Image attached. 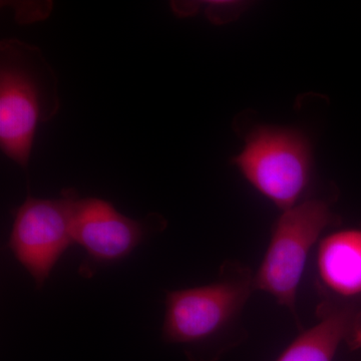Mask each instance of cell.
<instances>
[{
	"mask_svg": "<svg viewBox=\"0 0 361 361\" xmlns=\"http://www.w3.org/2000/svg\"><path fill=\"white\" fill-rule=\"evenodd\" d=\"M59 110L58 78L39 47L16 39L0 44V147L28 168L40 123Z\"/></svg>",
	"mask_w": 361,
	"mask_h": 361,
	"instance_id": "1",
	"label": "cell"
},
{
	"mask_svg": "<svg viewBox=\"0 0 361 361\" xmlns=\"http://www.w3.org/2000/svg\"><path fill=\"white\" fill-rule=\"evenodd\" d=\"M254 290L251 271L227 262L213 283L167 292L164 341L184 346L191 358L204 360V351L210 355L211 349L215 357Z\"/></svg>",
	"mask_w": 361,
	"mask_h": 361,
	"instance_id": "2",
	"label": "cell"
},
{
	"mask_svg": "<svg viewBox=\"0 0 361 361\" xmlns=\"http://www.w3.org/2000/svg\"><path fill=\"white\" fill-rule=\"evenodd\" d=\"M337 224L329 204L320 199H308L283 211L273 226L267 250L253 275L254 289L274 297L297 317V292L311 249L327 228Z\"/></svg>",
	"mask_w": 361,
	"mask_h": 361,
	"instance_id": "3",
	"label": "cell"
},
{
	"mask_svg": "<svg viewBox=\"0 0 361 361\" xmlns=\"http://www.w3.org/2000/svg\"><path fill=\"white\" fill-rule=\"evenodd\" d=\"M233 164L256 191L282 211L301 203L312 176L310 141L288 128L258 127Z\"/></svg>",
	"mask_w": 361,
	"mask_h": 361,
	"instance_id": "4",
	"label": "cell"
},
{
	"mask_svg": "<svg viewBox=\"0 0 361 361\" xmlns=\"http://www.w3.org/2000/svg\"><path fill=\"white\" fill-rule=\"evenodd\" d=\"M77 192L68 189L56 199L28 196L18 209L8 246L42 288L52 268L75 243L73 220Z\"/></svg>",
	"mask_w": 361,
	"mask_h": 361,
	"instance_id": "5",
	"label": "cell"
},
{
	"mask_svg": "<svg viewBox=\"0 0 361 361\" xmlns=\"http://www.w3.org/2000/svg\"><path fill=\"white\" fill-rule=\"evenodd\" d=\"M166 226L167 222L159 214L134 220L116 211L110 202L78 198L73 212V241L87 253L80 275L92 277L102 265L127 257L145 239L163 231Z\"/></svg>",
	"mask_w": 361,
	"mask_h": 361,
	"instance_id": "6",
	"label": "cell"
},
{
	"mask_svg": "<svg viewBox=\"0 0 361 361\" xmlns=\"http://www.w3.org/2000/svg\"><path fill=\"white\" fill-rule=\"evenodd\" d=\"M319 315V322L301 332L276 361H334L342 343L361 346L360 308L320 306Z\"/></svg>",
	"mask_w": 361,
	"mask_h": 361,
	"instance_id": "7",
	"label": "cell"
},
{
	"mask_svg": "<svg viewBox=\"0 0 361 361\" xmlns=\"http://www.w3.org/2000/svg\"><path fill=\"white\" fill-rule=\"evenodd\" d=\"M318 285L329 299L361 295V229L332 232L320 240L316 256Z\"/></svg>",
	"mask_w": 361,
	"mask_h": 361,
	"instance_id": "8",
	"label": "cell"
},
{
	"mask_svg": "<svg viewBox=\"0 0 361 361\" xmlns=\"http://www.w3.org/2000/svg\"><path fill=\"white\" fill-rule=\"evenodd\" d=\"M236 4L232 2L212 1L208 6V16L213 21H219L224 23L226 20L230 18L231 14L236 13Z\"/></svg>",
	"mask_w": 361,
	"mask_h": 361,
	"instance_id": "9",
	"label": "cell"
}]
</instances>
